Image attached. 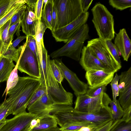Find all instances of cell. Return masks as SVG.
I'll return each instance as SVG.
<instances>
[{"mask_svg":"<svg viewBox=\"0 0 131 131\" xmlns=\"http://www.w3.org/2000/svg\"><path fill=\"white\" fill-rule=\"evenodd\" d=\"M47 28L40 20H37L35 28V38L40 64L42 56V47L44 46L43 35Z\"/></svg>","mask_w":131,"mask_h":131,"instance_id":"obj_20","label":"cell"},{"mask_svg":"<svg viewBox=\"0 0 131 131\" xmlns=\"http://www.w3.org/2000/svg\"><path fill=\"white\" fill-rule=\"evenodd\" d=\"M89 15L88 12L83 13L67 25L51 31L52 36L57 42H63L66 43L76 31L80 26L86 23Z\"/></svg>","mask_w":131,"mask_h":131,"instance_id":"obj_10","label":"cell"},{"mask_svg":"<svg viewBox=\"0 0 131 131\" xmlns=\"http://www.w3.org/2000/svg\"><path fill=\"white\" fill-rule=\"evenodd\" d=\"M52 0H48L46 5L43 7L40 19L47 28H48L51 31L52 30Z\"/></svg>","mask_w":131,"mask_h":131,"instance_id":"obj_22","label":"cell"},{"mask_svg":"<svg viewBox=\"0 0 131 131\" xmlns=\"http://www.w3.org/2000/svg\"><path fill=\"white\" fill-rule=\"evenodd\" d=\"M11 114L9 105L4 101L0 104V123L5 121L7 116Z\"/></svg>","mask_w":131,"mask_h":131,"instance_id":"obj_38","label":"cell"},{"mask_svg":"<svg viewBox=\"0 0 131 131\" xmlns=\"http://www.w3.org/2000/svg\"><path fill=\"white\" fill-rule=\"evenodd\" d=\"M43 0H37L34 8L35 13L37 20L41 19L42 12Z\"/></svg>","mask_w":131,"mask_h":131,"instance_id":"obj_42","label":"cell"},{"mask_svg":"<svg viewBox=\"0 0 131 131\" xmlns=\"http://www.w3.org/2000/svg\"><path fill=\"white\" fill-rule=\"evenodd\" d=\"M77 97L74 108L80 111L92 113L99 112L102 108L108 106L111 100L105 92L94 97L85 94Z\"/></svg>","mask_w":131,"mask_h":131,"instance_id":"obj_8","label":"cell"},{"mask_svg":"<svg viewBox=\"0 0 131 131\" xmlns=\"http://www.w3.org/2000/svg\"><path fill=\"white\" fill-rule=\"evenodd\" d=\"M96 129V128L89 126H84L82 127L77 131H92Z\"/></svg>","mask_w":131,"mask_h":131,"instance_id":"obj_50","label":"cell"},{"mask_svg":"<svg viewBox=\"0 0 131 131\" xmlns=\"http://www.w3.org/2000/svg\"><path fill=\"white\" fill-rule=\"evenodd\" d=\"M17 67V65L16 64L7 81L6 87L2 95L3 96L6 93L5 100L6 99L8 91L14 87L18 82L19 76L18 74Z\"/></svg>","mask_w":131,"mask_h":131,"instance_id":"obj_27","label":"cell"},{"mask_svg":"<svg viewBox=\"0 0 131 131\" xmlns=\"http://www.w3.org/2000/svg\"><path fill=\"white\" fill-rule=\"evenodd\" d=\"M110 131H131V121L126 122L121 118L117 121Z\"/></svg>","mask_w":131,"mask_h":131,"instance_id":"obj_33","label":"cell"},{"mask_svg":"<svg viewBox=\"0 0 131 131\" xmlns=\"http://www.w3.org/2000/svg\"><path fill=\"white\" fill-rule=\"evenodd\" d=\"M50 63L53 74L55 79L59 83H61L64 79L60 69L56 64L54 60H50Z\"/></svg>","mask_w":131,"mask_h":131,"instance_id":"obj_36","label":"cell"},{"mask_svg":"<svg viewBox=\"0 0 131 131\" xmlns=\"http://www.w3.org/2000/svg\"><path fill=\"white\" fill-rule=\"evenodd\" d=\"M54 104L48 94H44L27 107L28 112L37 115L51 105Z\"/></svg>","mask_w":131,"mask_h":131,"instance_id":"obj_18","label":"cell"},{"mask_svg":"<svg viewBox=\"0 0 131 131\" xmlns=\"http://www.w3.org/2000/svg\"><path fill=\"white\" fill-rule=\"evenodd\" d=\"M39 122L35 127L29 130L30 131H42L55 128L57 127L58 123L54 116L49 114L37 117Z\"/></svg>","mask_w":131,"mask_h":131,"instance_id":"obj_19","label":"cell"},{"mask_svg":"<svg viewBox=\"0 0 131 131\" xmlns=\"http://www.w3.org/2000/svg\"><path fill=\"white\" fill-rule=\"evenodd\" d=\"M37 20L34 8L27 6L21 22L22 31L26 36L31 35L35 36Z\"/></svg>","mask_w":131,"mask_h":131,"instance_id":"obj_16","label":"cell"},{"mask_svg":"<svg viewBox=\"0 0 131 131\" xmlns=\"http://www.w3.org/2000/svg\"><path fill=\"white\" fill-rule=\"evenodd\" d=\"M96 129H94L93 130H92V131H95V130Z\"/></svg>","mask_w":131,"mask_h":131,"instance_id":"obj_54","label":"cell"},{"mask_svg":"<svg viewBox=\"0 0 131 131\" xmlns=\"http://www.w3.org/2000/svg\"><path fill=\"white\" fill-rule=\"evenodd\" d=\"M55 62L74 91L75 95L85 94L89 89L87 83L81 81L75 73L70 70L63 63L61 59H55Z\"/></svg>","mask_w":131,"mask_h":131,"instance_id":"obj_11","label":"cell"},{"mask_svg":"<svg viewBox=\"0 0 131 131\" xmlns=\"http://www.w3.org/2000/svg\"><path fill=\"white\" fill-rule=\"evenodd\" d=\"M121 118L126 122L131 121V106L124 111V114Z\"/></svg>","mask_w":131,"mask_h":131,"instance_id":"obj_46","label":"cell"},{"mask_svg":"<svg viewBox=\"0 0 131 131\" xmlns=\"http://www.w3.org/2000/svg\"><path fill=\"white\" fill-rule=\"evenodd\" d=\"M104 41L111 54L117 62L121 64L119 57L121 55L114 43L110 40H107Z\"/></svg>","mask_w":131,"mask_h":131,"instance_id":"obj_35","label":"cell"},{"mask_svg":"<svg viewBox=\"0 0 131 131\" xmlns=\"http://www.w3.org/2000/svg\"><path fill=\"white\" fill-rule=\"evenodd\" d=\"M108 3L113 8L121 11L131 7L130 0H109Z\"/></svg>","mask_w":131,"mask_h":131,"instance_id":"obj_31","label":"cell"},{"mask_svg":"<svg viewBox=\"0 0 131 131\" xmlns=\"http://www.w3.org/2000/svg\"><path fill=\"white\" fill-rule=\"evenodd\" d=\"M19 1V0H0V19Z\"/></svg>","mask_w":131,"mask_h":131,"instance_id":"obj_30","label":"cell"},{"mask_svg":"<svg viewBox=\"0 0 131 131\" xmlns=\"http://www.w3.org/2000/svg\"><path fill=\"white\" fill-rule=\"evenodd\" d=\"M106 86L103 85L93 88H89L85 94L92 97H96L105 92Z\"/></svg>","mask_w":131,"mask_h":131,"instance_id":"obj_40","label":"cell"},{"mask_svg":"<svg viewBox=\"0 0 131 131\" xmlns=\"http://www.w3.org/2000/svg\"><path fill=\"white\" fill-rule=\"evenodd\" d=\"M40 79L30 76H19L15 86L8 92L4 101L10 106L12 114L15 116L26 112L35 90L40 85Z\"/></svg>","mask_w":131,"mask_h":131,"instance_id":"obj_1","label":"cell"},{"mask_svg":"<svg viewBox=\"0 0 131 131\" xmlns=\"http://www.w3.org/2000/svg\"><path fill=\"white\" fill-rule=\"evenodd\" d=\"M117 120H112L103 125L96 128L95 131H110L115 125Z\"/></svg>","mask_w":131,"mask_h":131,"instance_id":"obj_43","label":"cell"},{"mask_svg":"<svg viewBox=\"0 0 131 131\" xmlns=\"http://www.w3.org/2000/svg\"><path fill=\"white\" fill-rule=\"evenodd\" d=\"M26 3V0H19L5 15L0 19V28L9 20L12 16Z\"/></svg>","mask_w":131,"mask_h":131,"instance_id":"obj_28","label":"cell"},{"mask_svg":"<svg viewBox=\"0 0 131 131\" xmlns=\"http://www.w3.org/2000/svg\"><path fill=\"white\" fill-rule=\"evenodd\" d=\"M111 114L114 121L121 119L122 117L124 111L120 105L118 100L115 103L111 100L110 102Z\"/></svg>","mask_w":131,"mask_h":131,"instance_id":"obj_29","label":"cell"},{"mask_svg":"<svg viewBox=\"0 0 131 131\" xmlns=\"http://www.w3.org/2000/svg\"><path fill=\"white\" fill-rule=\"evenodd\" d=\"M26 36H19L17 37V38L12 42L11 46L16 48V47L19 45V43L23 40L26 38Z\"/></svg>","mask_w":131,"mask_h":131,"instance_id":"obj_47","label":"cell"},{"mask_svg":"<svg viewBox=\"0 0 131 131\" xmlns=\"http://www.w3.org/2000/svg\"><path fill=\"white\" fill-rule=\"evenodd\" d=\"M48 94V90L46 84H40L39 86L34 92L28 106L44 94Z\"/></svg>","mask_w":131,"mask_h":131,"instance_id":"obj_34","label":"cell"},{"mask_svg":"<svg viewBox=\"0 0 131 131\" xmlns=\"http://www.w3.org/2000/svg\"><path fill=\"white\" fill-rule=\"evenodd\" d=\"M23 45L20 46L17 49L14 48L11 45L0 53L2 57L11 60L17 64L19 60Z\"/></svg>","mask_w":131,"mask_h":131,"instance_id":"obj_23","label":"cell"},{"mask_svg":"<svg viewBox=\"0 0 131 131\" xmlns=\"http://www.w3.org/2000/svg\"><path fill=\"white\" fill-rule=\"evenodd\" d=\"M60 127L74 122H89L101 126L113 120L110 107H106L95 113L80 111L73 108L70 111L61 112L53 115Z\"/></svg>","mask_w":131,"mask_h":131,"instance_id":"obj_2","label":"cell"},{"mask_svg":"<svg viewBox=\"0 0 131 131\" xmlns=\"http://www.w3.org/2000/svg\"><path fill=\"white\" fill-rule=\"evenodd\" d=\"M83 13H85L88 11L92 3L93 0H80Z\"/></svg>","mask_w":131,"mask_h":131,"instance_id":"obj_45","label":"cell"},{"mask_svg":"<svg viewBox=\"0 0 131 131\" xmlns=\"http://www.w3.org/2000/svg\"><path fill=\"white\" fill-rule=\"evenodd\" d=\"M84 126H89L95 128L100 127L93 123L89 122H80L65 124L59 128V129L60 131H77Z\"/></svg>","mask_w":131,"mask_h":131,"instance_id":"obj_26","label":"cell"},{"mask_svg":"<svg viewBox=\"0 0 131 131\" xmlns=\"http://www.w3.org/2000/svg\"><path fill=\"white\" fill-rule=\"evenodd\" d=\"M52 31H54L55 30L57 19V9L53 3L52 11Z\"/></svg>","mask_w":131,"mask_h":131,"instance_id":"obj_44","label":"cell"},{"mask_svg":"<svg viewBox=\"0 0 131 131\" xmlns=\"http://www.w3.org/2000/svg\"><path fill=\"white\" fill-rule=\"evenodd\" d=\"M17 69L21 72H24L30 76L40 79V66L34 54L26 45L23 47L19 61L16 64Z\"/></svg>","mask_w":131,"mask_h":131,"instance_id":"obj_9","label":"cell"},{"mask_svg":"<svg viewBox=\"0 0 131 131\" xmlns=\"http://www.w3.org/2000/svg\"><path fill=\"white\" fill-rule=\"evenodd\" d=\"M42 56L40 63V84H46V81L47 75L48 59L49 55L48 54L47 50L45 46L42 47Z\"/></svg>","mask_w":131,"mask_h":131,"instance_id":"obj_24","label":"cell"},{"mask_svg":"<svg viewBox=\"0 0 131 131\" xmlns=\"http://www.w3.org/2000/svg\"><path fill=\"white\" fill-rule=\"evenodd\" d=\"M1 54H0V60L1 59Z\"/></svg>","mask_w":131,"mask_h":131,"instance_id":"obj_55","label":"cell"},{"mask_svg":"<svg viewBox=\"0 0 131 131\" xmlns=\"http://www.w3.org/2000/svg\"><path fill=\"white\" fill-rule=\"evenodd\" d=\"M115 72L108 70H94L86 71L85 77L89 88H93L111 82Z\"/></svg>","mask_w":131,"mask_h":131,"instance_id":"obj_13","label":"cell"},{"mask_svg":"<svg viewBox=\"0 0 131 131\" xmlns=\"http://www.w3.org/2000/svg\"><path fill=\"white\" fill-rule=\"evenodd\" d=\"M27 6L24 5L10 19V26L16 22L21 20Z\"/></svg>","mask_w":131,"mask_h":131,"instance_id":"obj_39","label":"cell"},{"mask_svg":"<svg viewBox=\"0 0 131 131\" xmlns=\"http://www.w3.org/2000/svg\"><path fill=\"white\" fill-rule=\"evenodd\" d=\"M26 45L32 52L40 67V62L38 56L35 36L31 35L26 36Z\"/></svg>","mask_w":131,"mask_h":131,"instance_id":"obj_32","label":"cell"},{"mask_svg":"<svg viewBox=\"0 0 131 131\" xmlns=\"http://www.w3.org/2000/svg\"><path fill=\"white\" fill-rule=\"evenodd\" d=\"M10 21L9 20L0 28V48H6L12 44L13 39L8 34Z\"/></svg>","mask_w":131,"mask_h":131,"instance_id":"obj_25","label":"cell"},{"mask_svg":"<svg viewBox=\"0 0 131 131\" xmlns=\"http://www.w3.org/2000/svg\"><path fill=\"white\" fill-rule=\"evenodd\" d=\"M52 1L57 10V19L55 30L67 25L83 13L80 0Z\"/></svg>","mask_w":131,"mask_h":131,"instance_id":"obj_5","label":"cell"},{"mask_svg":"<svg viewBox=\"0 0 131 131\" xmlns=\"http://www.w3.org/2000/svg\"><path fill=\"white\" fill-rule=\"evenodd\" d=\"M5 121L0 123V128L5 124Z\"/></svg>","mask_w":131,"mask_h":131,"instance_id":"obj_53","label":"cell"},{"mask_svg":"<svg viewBox=\"0 0 131 131\" xmlns=\"http://www.w3.org/2000/svg\"><path fill=\"white\" fill-rule=\"evenodd\" d=\"M15 66L12 60L1 56L0 60V82L7 81Z\"/></svg>","mask_w":131,"mask_h":131,"instance_id":"obj_21","label":"cell"},{"mask_svg":"<svg viewBox=\"0 0 131 131\" xmlns=\"http://www.w3.org/2000/svg\"><path fill=\"white\" fill-rule=\"evenodd\" d=\"M123 88L119 91V103L124 111L131 106V77L123 82Z\"/></svg>","mask_w":131,"mask_h":131,"instance_id":"obj_17","label":"cell"},{"mask_svg":"<svg viewBox=\"0 0 131 131\" xmlns=\"http://www.w3.org/2000/svg\"><path fill=\"white\" fill-rule=\"evenodd\" d=\"M59 128L57 127L55 128L47 130L42 131H60ZM26 130V131H30L28 130V129Z\"/></svg>","mask_w":131,"mask_h":131,"instance_id":"obj_51","label":"cell"},{"mask_svg":"<svg viewBox=\"0 0 131 131\" xmlns=\"http://www.w3.org/2000/svg\"><path fill=\"white\" fill-rule=\"evenodd\" d=\"M48 0H43V4H44V6H45L48 2Z\"/></svg>","mask_w":131,"mask_h":131,"instance_id":"obj_52","label":"cell"},{"mask_svg":"<svg viewBox=\"0 0 131 131\" xmlns=\"http://www.w3.org/2000/svg\"><path fill=\"white\" fill-rule=\"evenodd\" d=\"M124 60L127 61L131 54V42L125 28L116 34L114 43Z\"/></svg>","mask_w":131,"mask_h":131,"instance_id":"obj_15","label":"cell"},{"mask_svg":"<svg viewBox=\"0 0 131 131\" xmlns=\"http://www.w3.org/2000/svg\"><path fill=\"white\" fill-rule=\"evenodd\" d=\"M50 56L48 61L47 75L46 83L48 93L54 104H64L72 106L73 104L72 94L67 92L61 83L58 82L54 78L50 67Z\"/></svg>","mask_w":131,"mask_h":131,"instance_id":"obj_6","label":"cell"},{"mask_svg":"<svg viewBox=\"0 0 131 131\" xmlns=\"http://www.w3.org/2000/svg\"><path fill=\"white\" fill-rule=\"evenodd\" d=\"M92 53L104 65L115 73L121 68L119 64L111 54L104 40L98 38L88 41L86 46Z\"/></svg>","mask_w":131,"mask_h":131,"instance_id":"obj_7","label":"cell"},{"mask_svg":"<svg viewBox=\"0 0 131 131\" xmlns=\"http://www.w3.org/2000/svg\"><path fill=\"white\" fill-rule=\"evenodd\" d=\"M37 117V115L26 111L6 119L0 131H26L29 129L31 121Z\"/></svg>","mask_w":131,"mask_h":131,"instance_id":"obj_12","label":"cell"},{"mask_svg":"<svg viewBox=\"0 0 131 131\" xmlns=\"http://www.w3.org/2000/svg\"><path fill=\"white\" fill-rule=\"evenodd\" d=\"M79 61L80 65L86 71L94 70H110L92 53L86 46L83 47Z\"/></svg>","mask_w":131,"mask_h":131,"instance_id":"obj_14","label":"cell"},{"mask_svg":"<svg viewBox=\"0 0 131 131\" xmlns=\"http://www.w3.org/2000/svg\"><path fill=\"white\" fill-rule=\"evenodd\" d=\"M21 21H18L10 26L8 30V34L9 37L12 39H13V35L16 32L17 33L16 35L17 36H20Z\"/></svg>","mask_w":131,"mask_h":131,"instance_id":"obj_41","label":"cell"},{"mask_svg":"<svg viewBox=\"0 0 131 131\" xmlns=\"http://www.w3.org/2000/svg\"><path fill=\"white\" fill-rule=\"evenodd\" d=\"M120 75H118L116 73L110 84L112 92L113 101L115 103L117 101L116 99L117 97L119 96L118 82L120 80Z\"/></svg>","mask_w":131,"mask_h":131,"instance_id":"obj_37","label":"cell"},{"mask_svg":"<svg viewBox=\"0 0 131 131\" xmlns=\"http://www.w3.org/2000/svg\"><path fill=\"white\" fill-rule=\"evenodd\" d=\"M39 121V119L37 117L33 119L30 123L28 130H30L36 127L38 124Z\"/></svg>","mask_w":131,"mask_h":131,"instance_id":"obj_48","label":"cell"},{"mask_svg":"<svg viewBox=\"0 0 131 131\" xmlns=\"http://www.w3.org/2000/svg\"><path fill=\"white\" fill-rule=\"evenodd\" d=\"M89 27L87 24L82 25L64 46L51 53L50 57L53 59L66 56L79 61L84 42L89 38Z\"/></svg>","mask_w":131,"mask_h":131,"instance_id":"obj_3","label":"cell"},{"mask_svg":"<svg viewBox=\"0 0 131 131\" xmlns=\"http://www.w3.org/2000/svg\"><path fill=\"white\" fill-rule=\"evenodd\" d=\"M92 21L99 38L103 40L111 41L115 33L113 16L103 4L96 3L91 9Z\"/></svg>","mask_w":131,"mask_h":131,"instance_id":"obj_4","label":"cell"},{"mask_svg":"<svg viewBox=\"0 0 131 131\" xmlns=\"http://www.w3.org/2000/svg\"><path fill=\"white\" fill-rule=\"evenodd\" d=\"M37 0H26V3L27 6L33 7L34 8Z\"/></svg>","mask_w":131,"mask_h":131,"instance_id":"obj_49","label":"cell"}]
</instances>
